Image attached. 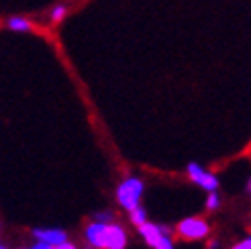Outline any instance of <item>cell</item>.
<instances>
[{"label":"cell","instance_id":"cell-11","mask_svg":"<svg viewBox=\"0 0 251 249\" xmlns=\"http://www.w3.org/2000/svg\"><path fill=\"white\" fill-rule=\"evenodd\" d=\"M92 221H98V223H112V221H115V215H112V210H98V213H94Z\"/></svg>","mask_w":251,"mask_h":249},{"label":"cell","instance_id":"cell-15","mask_svg":"<svg viewBox=\"0 0 251 249\" xmlns=\"http://www.w3.org/2000/svg\"><path fill=\"white\" fill-rule=\"evenodd\" d=\"M217 247H219V241H217V239L208 243V249H217Z\"/></svg>","mask_w":251,"mask_h":249},{"label":"cell","instance_id":"cell-5","mask_svg":"<svg viewBox=\"0 0 251 249\" xmlns=\"http://www.w3.org/2000/svg\"><path fill=\"white\" fill-rule=\"evenodd\" d=\"M139 229V235L143 237V241L149 245V247H157L159 243H161V239L166 237V235H172V229L170 227H166V225H157V223H145V225H141V227H137Z\"/></svg>","mask_w":251,"mask_h":249},{"label":"cell","instance_id":"cell-10","mask_svg":"<svg viewBox=\"0 0 251 249\" xmlns=\"http://www.w3.org/2000/svg\"><path fill=\"white\" fill-rule=\"evenodd\" d=\"M206 210H219V206H221V196H219V192H208V196H206Z\"/></svg>","mask_w":251,"mask_h":249},{"label":"cell","instance_id":"cell-13","mask_svg":"<svg viewBox=\"0 0 251 249\" xmlns=\"http://www.w3.org/2000/svg\"><path fill=\"white\" fill-rule=\"evenodd\" d=\"M231 249H251V237H247V239H243L239 243H235Z\"/></svg>","mask_w":251,"mask_h":249},{"label":"cell","instance_id":"cell-6","mask_svg":"<svg viewBox=\"0 0 251 249\" xmlns=\"http://www.w3.org/2000/svg\"><path fill=\"white\" fill-rule=\"evenodd\" d=\"M31 233L35 241H43L49 245H61L68 241V231L59 227H35Z\"/></svg>","mask_w":251,"mask_h":249},{"label":"cell","instance_id":"cell-4","mask_svg":"<svg viewBox=\"0 0 251 249\" xmlns=\"http://www.w3.org/2000/svg\"><path fill=\"white\" fill-rule=\"evenodd\" d=\"M186 172H188V178H190L196 186H200L202 190H206V192H217L219 190V186H221L219 178L215 176V174L206 172L200 164H196V161H190Z\"/></svg>","mask_w":251,"mask_h":249},{"label":"cell","instance_id":"cell-16","mask_svg":"<svg viewBox=\"0 0 251 249\" xmlns=\"http://www.w3.org/2000/svg\"><path fill=\"white\" fill-rule=\"evenodd\" d=\"M245 190H247V194H251V178L247 180V186H245Z\"/></svg>","mask_w":251,"mask_h":249},{"label":"cell","instance_id":"cell-7","mask_svg":"<svg viewBox=\"0 0 251 249\" xmlns=\"http://www.w3.org/2000/svg\"><path fill=\"white\" fill-rule=\"evenodd\" d=\"M6 27L10 31H31L33 29V23L25 17H8L6 19Z\"/></svg>","mask_w":251,"mask_h":249},{"label":"cell","instance_id":"cell-1","mask_svg":"<svg viewBox=\"0 0 251 249\" xmlns=\"http://www.w3.org/2000/svg\"><path fill=\"white\" fill-rule=\"evenodd\" d=\"M86 241L94 249H125L127 247V231L119 223H98L92 221L86 225Z\"/></svg>","mask_w":251,"mask_h":249},{"label":"cell","instance_id":"cell-8","mask_svg":"<svg viewBox=\"0 0 251 249\" xmlns=\"http://www.w3.org/2000/svg\"><path fill=\"white\" fill-rule=\"evenodd\" d=\"M129 219H131V223L135 227H141V225H145V223L149 221V215H147V210L139 204L137 208H133L131 213H129Z\"/></svg>","mask_w":251,"mask_h":249},{"label":"cell","instance_id":"cell-2","mask_svg":"<svg viewBox=\"0 0 251 249\" xmlns=\"http://www.w3.org/2000/svg\"><path fill=\"white\" fill-rule=\"evenodd\" d=\"M143 190H145V184H143L141 178H137V176L125 178L119 184V188H117V202L121 204L123 210L131 213L133 208H137V206L141 204Z\"/></svg>","mask_w":251,"mask_h":249},{"label":"cell","instance_id":"cell-17","mask_svg":"<svg viewBox=\"0 0 251 249\" xmlns=\"http://www.w3.org/2000/svg\"><path fill=\"white\" fill-rule=\"evenodd\" d=\"M0 249H6V247H4V245H2V243H0Z\"/></svg>","mask_w":251,"mask_h":249},{"label":"cell","instance_id":"cell-12","mask_svg":"<svg viewBox=\"0 0 251 249\" xmlns=\"http://www.w3.org/2000/svg\"><path fill=\"white\" fill-rule=\"evenodd\" d=\"M155 249H176V247H174V241H172V235H166V237L161 239V243H159Z\"/></svg>","mask_w":251,"mask_h":249},{"label":"cell","instance_id":"cell-14","mask_svg":"<svg viewBox=\"0 0 251 249\" xmlns=\"http://www.w3.org/2000/svg\"><path fill=\"white\" fill-rule=\"evenodd\" d=\"M53 249H78V247L74 245L72 241H66V243H61V245H53Z\"/></svg>","mask_w":251,"mask_h":249},{"label":"cell","instance_id":"cell-9","mask_svg":"<svg viewBox=\"0 0 251 249\" xmlns=\"http://www.w3.org/2000/svg\"><path fill=\"white\" fill-rule=\"evenodd\" d=\"M68 17V6L66 4H55L51 8V12H49V19H51V23H59L64 21Z\"/></svg>","mask_w":251,"mask_h":249},{"label":"cell","instance_id":"cell-3","mask_svg":"<svg viewBox=\"0 0 251 249\" xmlns=\"http://www.w3.org/2000/svg\"><path fill=\"white\" fill-rule=\"evenodd\" d=\"M178 235L182 239H188V241H198V239H204L206 235L210 233V227L204 219L200 217H188L184 221L178 223V227H176Z\"/></svg>","mask_w":251,"mask_h":249},{"label":"cell","instance_id":"cell-18","mask_svg":"<svg viewBox=\"0 0 251 249\" xmlns=\"http://www.w3.org/2000/svg\"><path fill=\"white\" fill-rule=\"evenodd\" d=\"M21 249H31V247H21Z\"/></svg>","mask_w":251,"mask_h":249}]
</instances>
